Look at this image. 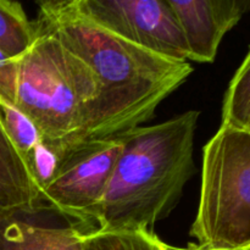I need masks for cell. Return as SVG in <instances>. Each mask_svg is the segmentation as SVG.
Wrapping results in <instances>:
<instances>
[{
  "instance_id": "obj_11",
  "label": "cell",
  "mask_w": 250,
  "mask_h": 250,
  "mask_svg": "<svg viewBox=\"0 0 250 250\" xmlns=\"http://www.w3.org/2000/svg\"><path fill=\"white\" fill-rule=\"evenodd\" d=\"M82 250H173L151 229L142 231H100L77 229Z\"/></svg>"
},
{
  "instance_id": "obj_6",
  "label": "cell",
  "mask_w": 250,
  "mask_h": 250,
  "mask_svg": "<svg viewBox=\"0 0 250 250\" xmlns=\"http://www.w3.org/2000/svg\"><path fill=\"white\" fill-rule=\"evenodd\" d=\"M73 9L125 41L177 61H189L185 33L166 0H70Z\"/></svg>"
},
{
  "instance_id": "obj_5",
  "label": "cell",
  "mask_w": 250,
  "mask_h": 250,
  "mask_svg": "<svg viewBox=\"0 0 250 250\" xmlns=\"http://www.w3.org/2000/svg\"><path fill=\"white\" fill-rule=\"evenodd\" d=\"M122 150L121 136L88 139L68 146L39 194L42 203L77 221L78 229L94 222L115 164Z\"/></svg>"
},
{
  "instance_id": "obj_10",
  "label": "cell",
  "mask_w": 250,
  "mask_h": 250,
  "mask_svg": "<svg viewBox=\"0 0 250 250\" xmlns=\"http://www.w3.org/2000/svg\"><path fill=\"white\" fill-rule=\"evenodd\" d=\"M38 36L37 21L15 0H0V50L9 59L23 54Z\"/></svg>"
},
{
  "instance_id": "obj_3",
  "label": "cell",
  "mask_w": 250,
  "mask_h": 250,
  "mask_svg": "<svg viewBox=\"0 0 250 250\" xmlns=\"http://www.w3.org/2000/svg\"><path fill=\"white\" fill-rule=\"evenodd\" d=\"M99 94L89 66L39 27L23 54L0 65V99L33 121L59 159L81 141Z\"/></svg>"
},
{
  "instance_id": "obj_2",
  "label": "cell",
  "mask_w": 250,
  "mask_h": 250,
  "mask_svg": "<svg viewBox=\"0 0 250 250\" xmlns=\"http://www.w3.org/2000/svg\"><path fill=\"white\" fill-rule=\"evenodd\" d=\"M199 115L189 110L121 134L122 150L98 208L95 229H151L170 215L195 171Z\"/></svg>"
},
{
  "instance_id": "obj_18",
  "label": "cell",
  "mask_w": 250,
  "mask_h": 250,
  "mask_svg": "<svg viewBox=\"0 0 250 250\" xmlns=\"http://www.w3.org/2000/svg\"><path fill=\"white\" fill-rule=\"evenodd\" d=\"M238 250H250V248H246V249H238Z\"/></svg>"
},
{
  "instance_id": "obj_1",
  "label": "cell",
  "mask_w": 250,
  "mask_h": 250,
  "mask_svg": "<svg viewBox=\"0 0 250 250\" xmlns=\"http://www.w3.org/2000/svg\"><path fill=\"white\" fill-rule=\"evenodd\" d=\"M37 23L82 59L99 82L100 94L80 142L114 138L149 121L193 72L188 61L159 55L93 23L70 0L39 7Z\"/></svg>"
},
{
  "instance_id": "obj_4",
  "label": "cell",
  "mask_w": 250,
  "mask_h": 250,
  "mask_svg": "<svg viewBox=\"0 0 250 250\" xmlns=\"http://www.w3.org/2000/svg\"><path fill=\"white\" fill-rule=\"evenodd\" d=\"M190 236L202 249L250 248V131L246 127L221 124L205 144Z\"/></svg>"
},
{
  "instance_id": "obj_12",
  "label": "cell",
  "mask_w": 250,
  "mask_h": 250,
  "mask_svg": "<svg viewBox=\"0 0 250 250\" xmlns=\"http://www.w3.org/2000/svg\"><path fill=\"white\" fill-rule=\"evenodd\" d=\"M250 122V49L229 82L222 104V122L246 127Z\"/></svg>"
},
{
  "instance_id": "obj_14",
  "label": "cell",
  "mask_w": 250,
  "mask_h": 250,
  "mask_svg": "<svg viewBox=\"0 0 250 250\" xmlns=\"http://www.w3.org/2000/svg\"><path fill=\"white\" fill-rule=\"evenodd\" d=\"M234 2L241 16L250 12V0H234Z\"/></svg>"
},
{
  "instance_id": "obj_9",
  "label": "cell",
  "mask_w": 250,
  "mask_h": 250,
  "mask_svg": "<svg viewBox=\"0 0 250 250\" xmlns=\"http://www.w3.org/2000/svg\"><path fill=\"white\" fill-rule=\"evenodd\" d=\"M31 212L0 210V250H55L54 226L34 224Z\"/></svg>"
},
{
  "instance_id": "obj_17",
  "label": "cell",
  "mask_w": 250,
  "mask_h": 250,
  "mask_svg": "<svg viewBox=\"0 0 250 250\" xmlns=\"http://www.w3.org/2000/svg\"><path fill=\"white\" fill-rule=\"evenodd\" d=\"M246 128H248V129H249V131H250V122H249V124H248V125H247V126H246Z\"/></svg>"
},
{
  "instance_id": "obj_8",
  "label": "cell",
  "mask_w": 250,
  "mask_h": 250,
  "mask_svg": "<svg viewBox=\"0 0 250 250\" xmlns=\"http://www.w3.org/2000/svg\"><path fill=\"white\" fill-rule=\"evenodd\" d=\"M37 209L38 189L0 124V210L32 212Z\"/></svg>"
},
{
  "instance_id": "obj_19",
  "label": "cell",
  "mask_w": 250,
  "mask_h": 250,
  "mask_svg": "<svg viewBox=\"0 0 250 250\" xmlns=\"http://www.w3.org/2000/svg\"><path fill=\"white\" fill-rule=\"evenodd\" d=\"M37 1H39V0H36V2H37Z\"/></svg>"
},
{
  "instance_id": "obj_13",
  "label": "cell",
  "mask_w": 250,
  "mask_h": 250,
  "mask_svg": "<svg viewBox=\"0 0 250 250\" xmlns=\"http://www.w3.org/2000/svg\"><path fill=\"white\" fill-rule=\"evenodd\" d=\"M54 244L55 250H82V246L77 236V227L54 226Z\"/></svg>"
},
{
  "instance_id": "obj_7",
  "label": "cell",
  "mask_w": 250,
  "mask_h": 250,
  "mask_svg": "<svg viewBox=\"0 0 250 250\" xmlns=\"http://www.w3.org/2000/svg\"><path fill=\"white\" fill-rule=\"evenodd\" d=\"M185 33L189 60L212 62L227 32L242 19L234 0H166Z\"/></svg>"
},
{
  "instance_id": "obj_16",
  "label": "cell",
  "mask_w": 250,
  "mask_h": 250,
  "mask_svg": "<svg viewBox=\"0 0 250 250\" xmlns=\"http://www.w3.org/2000/svg\"><path fill=\"white\" fill-rule=\"evenodd\" d=\"M7 59H9V58H7V56H6V55H5V54H4V53H2V51H1V50H0V65H1V63H2V62H4V61H6V60H7Z\"/></svg>"
},
{
  "instance_id": "obj_15",
  "label": "cell",
  "mask_w": 250,
  "mask_h": 250,
  "mask_svg": "<svg viewBox=\"0 0 250 250\" xmlns=\"http://www.w3.org/2000/svg\"><path fill=\"white\" fill-rule=\"evenodd\" d=\"M173 250H208V249H202L198 246H195V244H189L187 248H178V247H173Z\"/></svg>"
}]
</instances>
